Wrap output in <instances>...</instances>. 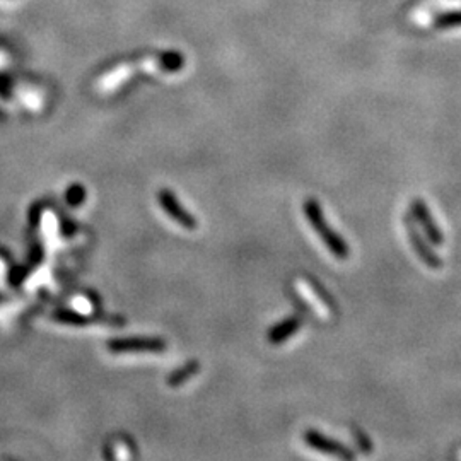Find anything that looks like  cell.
I'll list each match as a JSON object with an SVG mask.
<instances>
[{
    "label": "cell",
    "instance_id": "1",
    "mask_svg": "<svg viewBox=\"0 0 461 461\" xmlns=\"http://www.w3.org/2000/svg\"><path fill=\"white\" fill-rule=\"evenodd\" d=\"M304 212H306L308 220H310V224L313 226V229L317 231V234H319V238L323 239L326 248L339 260H347L348 255H350L347 241H344L342 236L337 234V232L333 231V227L328 226L319 203L317 200H308L304 203Z\"/></svg>",
    "mask_w": 461,
    "mask_h": 461
},
{
    "label": "cell",
    "instance_id": "2",
    "mask_svg": "<svg viewBox=\"0 0 461 461\" xmlns=\"http://www.w3.org/2000/svg\"><path fill=\"white\" fill-rule=\"evenodd\" d=\"M404 224H405L406 236H408L410 245H412L413 252L417 253L419 260L422 261L424 265H427L429 268H433V270H439V268H442L444 261H442L441 256L435 253V250L433 248V245H431V241L426 238V234L420 231V227L417 226V223L413 220L412 214L410 212H406L404 216Z\"/></svg>",
    "mask_w": 461,
    "mask_h": 461
},
{
    "label": "cell",
    "instance_id": "3",
    "mask_svg": "<svg viewBox=\"0 0 461 461\" xmlns=\"http://www.w3.org/2000/svg\"><path fill=\"white\" fill-rule=\"evenodd\" d=\"M408 212L412 214L413 220H415L417 226L420 227V231L426 234V238L429 239L431 245L434 246L444 245V232H442L441 227L438 226L429 205H427L422 198H413L412 203H410Z\"/></svg>",
    "mask_w": 461,
    "mask_h": 461
},
{
    "label": "cell",
    "instance_id": "4",
    "mask_svg": "<svg viewBox=\"0 0 461 461\" xmlns=\"http://www.w3.org/2000/svg\"><path fill=\"white\" fill-rule=\"evenodd\" d=\"M159 203H161L162 210L171 217L174 223L187 227V229H195V227H197V219H195L187 209H183V207L180 205L178 198L174 197L169 190L159 191Z\"/></svg>",
    "mask_w": 461,
    "mask_h": 461
},
{
    "label": "cell",
    "instance_id": "5",
    "mask_svg": "<svg viewBox=\"0 0 461 461\" xmlns=\"http://www.w3.org/2000/svg\"><path fill=\"white\" fill-rule=\"evenodd\" d=\"M304 439H306V442L311 446V448L318 449V451H321V453H326V455L337 456V458H342V460L354 458V453H352L347 446H344L342 442L335 441V439L326 438V435H323L321 433H317V431H308L306 435H304Z\"/></svg>",
    "mask_w": 461,
    "mask_h": 461
},
{
    "label": "cell",
    "instance_id": "6",
    "mask_svg": "<svg viewBox=\"0 0 461 461\" xmlns=\"http://www.w3.org/2000/svg\"><path fill=\"white\" fill-rule=\"evenodd\" d=\"M108 348L115 354L123 352H161L166 348V344L159 339H118L111 340Z\"/></svg>",
    "mask_w": 461,
    "mask_h": 461
},
{
    "label": "cell",
    "instance_id": "7",
    "mask_svg": "<svg viewBox=\"0 0 461 461\" xmlns=\"http://www.w3.org/2000/svg\"><path fill=\"white\" fill-rule=\"evenodd\" d=\"M297 330H299V319H285L284 323H281V325L272 330L270 335H268V340H270L272 344H282L284 340H288L290 335H294Z\"/></svg>",
    "mask_w": 461,
    "mask_h": 461
},
{
    "label": "cell",
    "instance_id": "8",
    "mask_svg": "<svg viewBox=\"0 0 461 461\" xmlns=\"http://www.w3.org/2000/svg\"><path fill=\"white\" fill-rule=\"evenodd\" d=\"M195 373H198V364L197 362H190V364L185 366L183 369H178L176 373H173V375L169 376L168 383L171 384V386H180L181 383H185V381L191 375H195Z\"/></svg>",
    "mask_w": 461,
    "mask_h": 461
}]
</instances>
